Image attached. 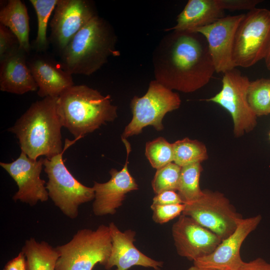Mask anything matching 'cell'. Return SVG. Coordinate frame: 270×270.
<instances>
[{
    "mask_svg": "<svg viewBox=\"0 0 270 270\" xmlns=\"http://www.w3.org/2000/svg\"><path fill=\"white\" fill-rule=\"evenodd\" d=\"M170 38L164 56V78L159 82L184 92L204 86L216 72L204 36L196 32H174Z\"/></svg>",
    "mask_w": 270,
    "mask_h": 270,
    "instance_id": "6da1fadb",
    "label": "cell"
},
{
    "mask_svg": "<svg viewBox=\"0 0 270 270\" xmlns=\"http://www.w3.org/2000/svg\"><path fill=\"white\" fill-rule=\"evenodd\" d=\"M57 97H46L32 103L8 131L18 140L21 151L28 158H47L62 153L61 128Z\"/></svg>",
    "mask_w": 270,
    "mask_h": 270,
    "instance_id": "7a4b0ae2",
    "label": "cell"
},
{
    "mask_svg": "<svg viewBox=\"0 0 270 270\" xmlns=\"http://www.w3.org/2000/svg\"><path fill=\"white\" fill-rule=\"evenodd\" d=\"M58 112L62 126L76 140L93 132L117 117L110 96H104L86 85H74L58 98Z\"/></svg>",
    "mask_w": 270,
    "mask_h": 270,
    "instance_id": "3957f363",
    "label": "cell"
},
{
    "mask_svg": "<svg viewBox=\"0 0 270 270\" xmlns=\"http://www.w3.org/2000/svg\"><path fill=\"white\" fill-rule=\"evenodd\" d=\"M110 26L98 15L81 28L60 54L61 66L72 74L90 76L118 54Z\"/></svg>",
    "mask_w": 270,
    "mask_h": 270,
    "instance_id": "277c9868",
    "label": "cell"
},
{
    "mask_svg": "<svg viewBox=\"0 0 270 270\" xmlns=\"http://www.w3.org/2000/svg\"><path fill=\"white\" fill-rule=\"evenodd\" d=\"M112 247L108 226L78 230L69 242L56 247L60 256L55 270H92L98 264L104 266Z\"/></svg>",
    "mask_w": 270,
    "mask_h": 270,
    "instance_id": "5b68a950",
    "label": "cell"
},
{
    "mask_svg": "<svg viewBox=\"0 0 270 270\" xmlns=\"http://www.w3.org/2000/svg\"><path fill=\"white\" fill-rule=\"evenodd\" d=\"M76 140L66 139L63 152L50 159L44 158V170L48 178L46 187L48 196L66 216L72 219L78 216L81 204L94 198L93 187L86 186L78 182L62 160L64 152Z\"/></svg>",
    "mask_w": 270,
    "mask_h": 270,
    "instance_id": "8992f818",
    "label": "cell"
},
{
    "mask_svg": "<svg viewBox=\"0 0 270 270\" xmlns=\"http://www.w3.org/2000/svg\"><path fill=\"white\" fill-rule=\"evenodd\" d=\"M270 46V10L255 8L244 14L235 33V66L248 68L264 58Z\"/></svg>",
    "mask_w": 270,
    "mask_h": 270,
    "instance_id": "52a82bcc",
    "label": "cell"
},
{
    "mask_svg": "<svg viewBox=\"0 0 270 270\" xmlns=\"http://www.w3.org/2000/svg\"><path fill=\"white\" fill-rule=\"evenodd\" d=\"M180 103L177 93L158 80L151 82L144 96H134L132 99L130 108L132 118L125 128L122 139L140 134L148 126H152L158 131L162 130L164 116L178 109Z\"/></svg>",
    "mask_w": 270,
    "mask_h": 270,
    "instance_id": "ba28073f",
    "label": "cell"
},
{
    "mask_svg": "<svg viewBox=\"0 0 270 270\" xmlns=\"http://www.w3.org/2000/svg\"><path fill=\"white\" fill-rule=\"evenodd\" d=\"M184 204L182 214L190 217L222 240L232 234L243 219L229 200L218 192L202 190L198 199Z\"/></svg>",
    "mask_w": 270,
    "mask_h": 270,
    "instance_id": "9c48e42d",
    "label": "cell"
},
{
    "mask_svg": "<svg viewBox=\"0 0 270 270\" xmlns=\"http://www.w3.org/2000/svg\"><path fill=\"white\" fill-rule=\"evenodd\" d=\"M250 82L248 77L234 68L224 74L220 91L206 100L219 104L230 113L236 137L252 130L257 124V116L250 108L247 98Z\"/></svg>",
    "mask_w": 270,
    "mask_h": 270,
    "instance_id": "30bf717a",
    "label": "cell"
},
{
    "mask_svg": "<svg viewBox=\"0 0 270 270\" xmlns=\"http://www.w3.org/2000/svg\"><path fill=\"white\" fill-rule=\"evenodd\" d=\"M96 16L90 1L58 0L50 24V43L60 54L75 34Z\"/></svg>",
    "mask_w": 270,
    "mask_h": 270,
    "instance_id": "8fae6325",
    "label": "cell"
},
{
    "mask_svg": "<svg viewBox=\"0 0 270 270\" xmlns=\"http://www.w3.org/2000/svg\"><path fill=\"white\" fill-rule=\"evenodd\" d=\"M44 158L33 160L23 152L11 162H0V166L10 174L16 182L18 190L13 196L16 202L35 206L38 202H46L48 194L40 174L44 166Z\"/></svg>",
    "mask_w": 270,
    "mask_h": 270,
    "instance_id": "7c38bea8",
    "label": "cell"
},
{
    "mask_svg": "<svg viewBox=\"0 0 270 270\" xmlns=\"http://www.w3.org/2000/svg\"><path fill=\"white\" fill-rule=\"evenodd\" d=\"M178 254L193 262L212 253L222 240L190 216L182 214L172 229Z\"/></svg>",
    "mask_w": 270,
    "mask_h": 270,
    "instance_id": "4fadbf2b",
    "label": "cell"
},
{
    "mask_svg": "<svg viewBox=\"0 0 270 270\" xmlns=\"http://www.w3.org/2000/svg\"><path fill=\"white\" fill-rule=\"evenodd\" d=\"M244 14L224 16L213 23L199 28L194 32L202 35L207 42L215 72L226 73L236 66L232 60L235 33Z\"/></svg>",
    "mask_w": 270,
    "mask_h": 270,
    "instance_id": "5bb4252c",
    "label": "cell"
},
{
    "mask_svg": "<svg viewBox=\"0 0 270 270\" xmlns=\"http://www.w3.org/2000/svg\"><path fill=\"white\" fill-rule=\"evenodd\" d=\"M126 149V159L120 170L112 168L111 178L104 183L94 182V202L92 211L96 216L114 214L122 204L128 193L138 190V185L128 170V158L131 151L126 139H122Z\"/></svg>",
    "mask_w": 270,
    "mask_h": 270,
    "instance_id": "9a60e30c",
    "label": "cell"
},
{
    "mask_svg": "<svg viewBox=\"0 0 270 270\" xmlns=\"http://www.w3.org/2000/svg\"><path fill=\"white\" fill-rule=\"evenodd\" d=\"M262 216L242 219L235 231L222 240L210 254L194 261V266L214 270H238L244 262L240 256L242 245L260 224Z\"/></svg>",
    "mask_w": 270,
    "mask_h": 270,
    "instance_id": "2e32d148",
    "label": "cell"
},
{
    "mask_svg": "<svg viewBox=\"0 0 270 270\" xmlns=\"http://www.w3.org/2000/svg\"><path fill=\"white\" fill-rule=\"evenodd\" d=\"M112 239V247L104 268L110 270H128L134 266L160 270L163 262L154 260L139 250L134 246L136 232L132 230L122 232L114 222L109 224Z\"/></svg>",
    "mask_w": 270,
    "mask_h": 270,
    "instance_id": "e0dca14e",
    "label": "cell"
},
{
    "mask_svg": "<svg viewBox=\"0 0 270 270\" xmlns=\"http://www.w3.org/2000/svg\"><path fill=\"white\" fill-rule=\"evenodd\" d=\"M28 63L41 98H58L74 85L72 75L50 58L37 56Z\"/></svg>",
    "mask_w": 270,
    "mask_h": 270,
    "instance_id": "ac0fdd59",
    "label": "cell"
},
{
    "mask_svg": "<svg viewBox=\"0 0 270 270\" xmlns=\"http://www.w3.org/2000/svg\"><path fill=\"white\" fill-rule=\"evenodd\" d=\"M26 52L21 48L0 62V90L17 94L38 90L26 61Z\"/></svg>",
    "mask_w": 270,
    "mask_h": 270,
    "instance_id": "d6986e66",
    "label": "cell"
},
{
    "mask_svg": "<svg viewBox=\"0 0 270 270\" xmlns=\"http://www.w3.org/2000/svg\"><path fill=\"white\" fill-rule=\"evenodd\" d=\"M217 0H190L178 14L176 24L170 30L176 32H194L224 16Z\"/></svg>",
    "mask_w": 270,
    "mask_h": 270,
    "instance_id": "ffe728a7",
    "label": "cell"
},
{
    "mask_svg": "<svg viewBox=\"0 0 270 270\" xmlns=\"http://www.w3.org/2000/svg\"><path fill=\"white\" fill-rule=\"evenodd\" d=\"M0 24L8 28L18 39L20 48L28 53L32 46L29 41V16L27 8L20 0H8L1 6Z\"/></svg>",
    "mask_w": 270,
    "mask_h": 270,
    "instance_id": "44dd1931",
    "label": "cell"
},
{
    "mask_svg": "<svg viewBox=\"0 0 270 270\" xmlns=\"http://www.w3.org/2000/svg\"><path fill=\"white\" fill-rule=\"evenodd\" d=\"M22 251L26 256V270H55L60 254L47 242L30 238L26 240Z\"/></svg>",
    "mask_w": 270,
    "mask_h": 270,
    "instance_id": "7402d4cb",
    "label": "cell"
},
{
    "mask_svg": "<svg viewBox=\"0 0 270 270\" xmlns=\"http://www.w3.org/2000/svg\"><path fill=\"white\" fill-rule=\"evenodd\" d=\"M202 168L200 162L190 164L181 168L177 191L184 204L198 199L202 193L200 178Z\"/></svg>",
    "mask_w": 270,
    "mask_h": 270,
    "instance_id": "603a6c76",
    "label": "cell"
},
{
    "mask_svg": "<svg viewBox=\"0 0 270 270\" xmlns=\"http://www.w3.org/2000/svg\"><path fill=\"white\" fill-rule=\"evenodd\" d=\"M174 162L180 167L202 162L208 158L207 149L202 142L186 138L172 143Z\"/></svg>",
    "mask_w": 270,
    "mask_h": 270,
    "instance_id": "cb8c5ba5",
    "label": "cell"
},
{
    "mask_svg": "<svg viewBox=\"0 0 270 270\" xmlns=\"http://www.w3.org/2000/svg\"><path fill=\"white\" fill-rule=\"evenodd\" d=\"M58 1V0H30L35 10L38 18L37 35L32 46L36 52H44L48 48L50 42L46 36L48 24Z\"/></svg>",
    "mask_w": 270,
    "mask_h": 270,
    "instance_id": "d4e9b609",
    "label": "cell"
},
{
    "mask_svg": "<svg viewBox=\"0 0 270 270\" xmlns=\"http://www.w3.org/2000/svg\"><path fill=\"white\" fill-rule=\"evenodd\" d=\"M248 103L257 116L270 114V79L250 81L247 93Z\"/></svg>",
    "mask_w": 270,
    "mask_h": 270,
    "instance_id": "484cf974",
    "label": "cell"
},
{
    "mask_svg": "<svg viewBox=\"0 0 270 270\" xmlns=\"http://www.w3.org/2000/svg\"><path fill=\"white\" fill-rule=\"evenodd\" d=\"M145 154L152 167L156 170L174 162L172 144L162 137L147 142Z\"/></svg>",
    "mask_w": 270,
    "mask_h": 270,
    "instance_id": "4316f807",
    "label": "cell"
},
{
    "mask_svg": "<svg viewBox=\"0 0 270 270\" xmlns=\"http://www.w3.org/2000/svg\"><path fill=\"white\" fill-rule=\"evenodd\" d=\"M181 168L172 162L158 169L152 181L154 192L157 194L166 190H177Z\"/></svg>",
    "mask_w": 270,
    "mask_h": 270,
    "instance_id": "83f0119b",
    "label": "cell"
},
{
    "mask_svg": "<svg viewBox=\"0 0 270 270\" xmlns=\"http://www.w3.org/2000/svg\"><path fill=\"white\" fill-rule=\"evenodd\" d=\"M184 208V204L170 205L152 204L150 208L152 210V220L157 224H164L181 215Z\"/></svg>",
    "mask_w": 270,
    "mask_h": 270,
    "instance_id": "f1b7e54d",
    "label": "cell"
},
{
    "mask_svg": "<svg viewBox=\"0 0 270 270\" xmlns=\"http://www.w3.org/2000/svg\"><path fill=\"white\" fill-rule=\"evenodd\" d=\"M20 44L15 34L0 24V62L18 50Z\"/></svg>",
    "mask_w": 270,
    "mask_h": 270,
    "instance_id": "f546056e",
    "label": "cell"
},
{
    "mask_svg": "<svg viewBox=\"0 0 270 270\" xmlns=\"http://www.w3.org/2000/svg\"><path fill=\"white\" fill-rule=\"evenodd\" d=\"M262 0H217L220 7L222 10H251Z\"/></svg>",
    "mask_w": 270,
    "mask_h": 270,
    "instance_id": "4dcf8cb0",
    "label": "cell"
},
{
    "mask_svg": "<svg viewBox=\"0 0 270 270\" xmlns=\"http://www.w3.org/2000/svg\"><path fill=\"white\" fill-rule=\"evenodd\" d=\"M184 204L180 196L174 190H166L156 196L152 199V204L170 205Z\"/></svg>",
    "mask_w": 270,
    "mask_h": 270,
    "instance_id": "1f68e13d",
    "label": "cell"
},
{
    "mask_svg": "<svg viewBox=\"0 0 270 270\" xmlns=\"http://www.w3.org/2000/svg\"><path fill=\"white\" fill-rule=\"evenodd\" d=\"M238 270H270V263L261 258L244 262Z\"/></svg>",
    "mask_w": 270,
    "mask_h": 270,
    "instance_id": "d6a6232c",
    "label": "cell"
},
{
    "mask_svg": "<svg viewBox=\"0 0 270 270\" xmlns=\"http://www.w3.org/2000/svg\"><path fill=\"white\" fill-rule=\"evenodd\" d=\"M4 270H26V256L22 251L18 255L9 260L5 265Z\"/></svg>",
    "mask_w": 270,
    "mask_h": 270,
    "instance_id": "836d02e7",
    "label": "cell"
},
{
    "mask_svg": "<svg viewBox=\"0 0 270 270\" xmlns=\"http://www.w3.org/2000/svg\"><path fill=\"white\" fill-rule=\"evenodd\" d=\"M264 59L266 68L270 70V46Z\"/></svg>",
    "mask_w": 270,
    "mask_h": 270,
    "instance_id": "e575fe53",
    "label": "cell"
},
{
    "mask_svg": "<svg viewBox=\"0 0 270 270\" xmlns=\"http://www.w3.org/2000/svg\"><path fill=\"white\" fill-rule=\"evenodd\" d=\"M188 270H214L200 268H198L193 265L192 266H190L189 268H188Z\"/></svg>",
    "mask_w": 270,
    "mask_h": 270,
    "instance_id": "d590c367",
    "label": "cell"
},
{
    "mask_svg": "<svg viewBox=\"0 0 270 270\" xmlns=\"http://www.w3.org/2000/svg\"><path fill=\"white\" fill-rule=\"evenodd\" d=\"M269 138H270V132L269 134Z\"/></svg>",
    "mask_w": 270,
    "mask_h": 270,
    "instance_id": "8d00e7d4",
    "label": "cell"
},
{
    "mask_svg": "<svg viewBox=\"0 0 270 270\" xmlns=\"http://www.w3.org/2000/svg\"></svg>",
    "mask_w": 270,
    "mask_h": 270,
    "instance_id": "74e56055",
    "label": "cell"
}]
</instances>
